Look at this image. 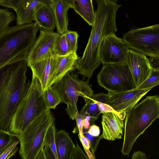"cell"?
<instances>
[{"label":"cell","instance_id":"cell-1","mask_svg":"<svg viewBox=\"0 0 159 159\" xmlns=\"http://www.w3.org/2000/svg\"><path fill=\"white\" fill-rule=\"evenodd\" d=\"M116 0H96L97 9L95 20L82 57L78 59L76 69L78 74L90 79L100 66V48L103 39L117 31L116 18L118 9L121 6Z\"/></svg>","mask_w":159,"mask_h":159},{"label":"cell","instance_id":"cell-2","mask_svg":"<svg viewBox=\"0 0 159 159\" xmlns=\"http://www.w3.org/2000/svg\"><path fill=\"white\" fill-rule=\"evenodd\" d=\"M28 67L24 60L0 69V129L9 131L12 117L29 89Z\"/></svg>","mask_w":159,"mask_h":159},{"label":"cell","instance_id":"cell-3","mask_svg":"<svg viewBox=\"0 0 159 159\" xmlns=\"http://www.w3.org/2000/svg\"><path fill=\"white\" fill-rule=\"evenodd\" d=\"M40 29L35 22L7 27L0 35V69L26 60Z\"/></svg>","mask_w":159,"mask_h":159},{"label":"cell","instance_id":"cell-4","mask_svg":"<svg viewBox=\"0 0 159 159\" xmlns=\"http://www.w3.org/2000/svg\"><path fill=\"white\" fill-rule=\"evenodd\" d=\"M159 116V97L148 96L126 113L121 153L129 157L138 138Z\"/></svg>","mask_w":159,"mask_h":159},{"label":"cell","instance_id":"cell-5","mask_svg":"<svg viewBox=\"0 0 159 159\" xmlns=\"http://www.w3.org/2000/svg\"><path fill=\"white\" fill-rule=\"evenodd\" d=\"M47 109L40 83L32 74L29 89L12 117L8 131L15 134L22 132L34 120Z\"/></svg>","mask_w":159,"mask_h":159},{"label":"cell","instance_id":"cell-6","mask_svg":"<svg viewBox=\"0 0 159 159\" xmlns=\"http://www.w3.org/2000/svg\"><path fill=\"white\" fill-rule=\"evenodd\" d=\"M54 118L47 109L34 120L22 133L16 134L20 143L22 159H35L46 143V136Z\"/></svg>","mask_w":159,"mask_h":159},{"label":"cell","instance_id":"cell-7","mask_svg":"<svg viewBox=\"0 0 159 159\" xmlns=\"http://www.w3.org/2000/svg\"><path fill=\"white\" fill-rule=\"evenodd\" d=\"M78 74L77 72H69L52 86L62 102L66 104L67 114L72 120L75 119L78 111L77 102L79 96L82 97L86 102L94 94L89 84V79L85 81L80 80Z\"/></svg>","mask_w":159,"mask_h":159},{"label":"cell","instance_id":"cell-8","mask_svg":"<svg viewBox=\"0 0 159 159\" xmlns=\"http://www.w3.org/2000/svg\"><path fill=\"white\" fill-rule=\"evenodd\" d=\"M97 81L108 93H118L136 88L126 62L103 65L97 75Z\"/></svg>","mask_w":159,"mask_h":159},{"label":"cell","instance_id":"cell-9","mask_svg":"<svg viewBox=\"0 0 159 159\" xmlns=\"http://www.w3.org/2000/svg\"><path fill=\"white\" fill-rule=\"evenodd\" d=\"M123 40L129 48L149 57H159V24L132 29Z\"/></svg>","mask_w":159,"mask_h":159},{"label":"cell","instance_id":"cell-10","mask_svg":"<svg viewBox=\"0 0 159 159\" xmlns=\"http://www.w3.org/2000/svg\"><path fill=\"white\" fill-rule=\"evenodd\" d=\"M129 48L122 39L115 34L106 37L101 44L99 58L103 65L126 62Z\"/></svg>","mask_w":159,"mask_h":159},{"label":"cell","instance_id":"cell-11","mask_svg":"<svg viewBox=\"0 0 159 159\" xmlns=\"http://www.w3.org/2000/svg\"><path fill=\"white\" fill-rule=\"evenodd\" d=\"M59 34L53 31L40 28L37 38L26 60L28 66L54 56L56 39Z\"/></svg>","mask_w":159,"mask_h":159},{"label":"cell","instance_id":"cell-12","mask_svg":"<svg viewBox=\"0 0 159 159\" xmlns=\"http://www.w3.org/2000/svg\"><path fill=\"white\" fill-rule=\"evenodd\" d=\"M153 88L133 90L118 93H108L107 104L116 112L126 113Z\"/></svg>","mask_w":159,"mask_h":159},{"label":"cell","instance_id":"cell-13","mask_svg":"<svg viewBox=\"0 0 159 159\" xmlns=\"http://www.w3.org/2000/svg\"><path fill=\"white\" fill-rule=\"evenodd\" d=\"M136 88L150 76L152 68L146 56L129 49L126 61Z\"/></svg>","mask_w":159,"mask_h":159},{"label":"cell","instance_id":"cell-14","mask_svg":"<svg viewBox=\"0 0 159 159\" xmlns=\"http://www.w3.org/2000/svg\"><path fill=\"white\" fill-rule=\"evenodd\" d=\"M126 113L117 114L113 112L102 114V133L100 139L114 141L122 138L124 127L123 120Z\"/></svg>","mask_w":159,"mask_h":159},{"label":"cell","instance_id":"cell-15","mask_svg":"<svg viewBox=\"0 0 159 159\" xmlns=\"http://www.w3.org/2000/svg\"><path fill=\"white\" fill-rule=\"evenodd\" d=\"M79 58L76 53H70L62 57H55L47 88L52 86L67 73L76 69V63Z\"/></svg>","mask_w":159,"mask_h":159},{"label":"cell","instance_id":"cell-16","mask_svg":"<svg viewBox=\"0 0 159 159\" xmlns=\"http://www.w3.org/2000/svg\"><path fill=\"white\" fill-rule=\"evenodd\" d=\"M48 4L53 11L57 33L64 34L68 30L67 11L71 8L69 0H48Z\"/></svg>","mask_w":159,"mask_h":159},{"label":"cell","instance_id":"cell-17","mask_svg":"<svg viewBox=\"0 0 159 159\" xmlns=\"http://www.w3.org/2000/svg\"><path fill=\"white\" fill-rule=\"evenodd\" d=\"M48 0H25L16 11L17 25L29 24L34 20L36 12L48 4Z\"/></svg>","mask_w":159,"mask_h":159},{"label":"cell","instance_id":"cell-18","mask_svg":"<svg viewBox=\"0 0 159 159\" xmlns=\"http://www.w3.org/2000/svg\"><path fill=\"white\" fill-rule=\"evenodd\" d=\"M55 140L58 159H70L75 146L69 134L61 129L56 132Z\"/></svg>","mask_w":159,"mask_h":159},{"label":"cell","instance_id":"cell-19","mask_svg":"<svg viewBox=\"0 0 159 159\" xmlns=\"http://www.w3.org/2000/svg\"><path fill=\"white\" fill-rule=\"evenodd\" d=\"M55 57H52L29 65L34 74L39 80L42 92L47 88L50 73L52 71Z\"/></svg>","mask_w":159,"mask_h":159},{"label":"cell","instance_id":"cell-20","mask_svg":"<svg viewBox=\"0 0 159 159\" xmlns=\"http://www.w3.org/2000/svg\"><path fill=\"white\" fill-rule=\"evenodd\" d=\"M71 8L89 25L93 26L95 18L92 0H69Z\"/></svg>","mask_w":159,"mask_h":159},{"label":"cell","instance_id":"cell-21","mask_svg":"<svg viewBox=\"0 0 159 159\" xmlns=\"http://www.w3.org/2000/svg\"><path fill=\"white\" fill-rule=\"evenodd\" d=\"M34 21L40 28L53 31L55 27L53 11L48 4L41 8L36 13Z\"/></svg>","mask_w":159,"mask_h":159},{"label":"cell","instance_id":"cell-22","mask_svg":"<svg viewBox=\"0 0 159 159\" xmlns=\"http://www.w3.org/2000/svg\"><path fill=\"white\" fill-rule=\"evenodd\" d=\"M43 94L48 109H54L62 102L60 97L52 86L48 87L43 92Z\"/></svg>","mask_w":159,"mask_h":159},{"label":"cell","instance_id":"cell-23","mask_svg":"<svg viewBox=\"0 0 159 159\" xmlns=\"http://www.w3.org/2000/svg\"><path fill=\"white\" fill-rule=\"evenodd\" d=\"M17 140L16 134L0 129V155Z\"/></svg>","mask_w":159,"mask_h":159},{"label":"cell","instance_id":"cell-24","mask_svg":"<svg viewBox=\"0 0 159 159\" xmlns=\"http://www.w3.org/2000/svg\"><path fill=\"white\" fill-rule=\"evenodd\" d=\"M83 106L80 111L81 115H88L96 120L101 112L95 101L90 99Z\"/></svg>","mask_w":159,"mask_h":159},{"label":"cell","instance_id":"cell-25","mask_svg":"<svg viewBox=\"0 0 159 159\" xmlns=\"http://www.w3.org/2000/svg\"><path fill=\"white\" fill-rule=\"evenodd\" d=\"M67 43L64 34H60L56 41L54 50L55 57H60L69 54Z\"/></svg>","mask_w":159,"mask_h":159},{"label":"cell","instance_id":"cell-26","mask_svg":"<svg viewBox=\"0 0 159 159\" xmlns=\"http://www.w3.org/2000/svg\"><path fill=\"white\" fill-rule=\"evenodd\" d=\"M15 17L14 14L8 9L0 8V35Z\"/></svg>","mask_w":159,"mask_h":159},{"label":"cell","instance_id":"cell-27","mask_svg":"<svg viewBox=\"0 0 159 159\" xmlns=\"http://www.w3.org/2000/svg\"><path fill=\"white\" fill-rule=\"evenodd\" d=\"M159 84V70H152L150 76L138 87V89H144L157 85Z\"/></svg>","mask_w":159,"mask_h":159},{"label":"cell","instance_id":"cell-28","mask_svg":"<svg viewBox=\"0 0 159 159\" xmlns=\"http://www.w3.org/2000/svg\"><path fill=\"white\" fill-rule=\"evenodd\" d=\"M64 35L67 43L69 53H76L78 39L79 36L77 32L68 30Z\"/></svg>","mask_w":159,"mask_h":159},{"label":"cell","instance_id":"cell-29","mask_svg":"<svg viewBox=\"0 0 159 159\" xmlns=\"http://www.w3.org/2000/svg\"><path fill=\"white\" fill-rule=\"evenodd\" d=\"M83 135L89 141L90 147V149L93 154L95 156L94 153L97 149L98 146L100 139V136L95 137L90 134L88 132V130L83 128Z\"/></svg>","mask_w":159,"mask_h":159},{"label":"cell","instance_id":"cell-30","mask_svg":"<svg viewBox=\"0 0 159 159\" xmlns=\"http://www.w3.org/2000/svg\"><path fill=\"white\" fill-rule=\"evenodd\" d=\"M19 143L18 139L13 143L0 155V159H9L14 156L18 150V148L16 146Z\"/></svg>","mask_w":159,"mask_h":159},{"label":"cell","instance_id":"cell-31","mask_svg":"<svg viewBox=\"0 0 159 159\" xmlns=\"http://www.w3.org/2000/svg\"><path fill=\"white\" fill-rule=\"evenodd\" d=\"M24 1L25 0H2L0 5L12 9L16 11Z\"/></svg>","mask_w":159,"mask_h":159},{"label":"cell","instance_id":"cell-32","mask_svg":"<svg viewBox=\"0 0 159 159\" xmlns=\"http://www.w3.org/2000/svg\"><path fill=\"white\" fill-rule=\"evenodd\" d=\"M84 118L83 115L80 114L77 111L75 116V119L76 122V125L73 131V133L82 134L83 120Z\"/></svg>","mask_w":159,"mask_h":159},{"label":"cell","instance_id":"cell-33","mask_svg":"<svg viewBox=\"0 0 159 159\" xmlns=\"http://www.w3.org/2000/svg\"><path fill=\"white\" fill-rule=\"evenodd\" d=\"M70 159H89L80 147L77 142L74 152Z\"/></svg>","mask_w":159,"mask_h":159},{"label":"cell","instance_id":"cell-34","mask_svg":"<svg viewBox=\"0 0 159 159\" xmlns=\"http://www.w3.org/2000/svg\"><path fill=\"white\" fill-rule=\"evenodd\" d=\"M109 94L101 93L98 94H94L90 98L95 101L107 104Z\"/></svg>","mask_w":159,"mask_h":159},{"label":"cell","instance_id":"cell-35","mask_svg":"<svg viewBox=\"0 0 159 159\" xmlns=\"http://www.w3.org/2000/svg\"><path fill=\"white\" fill-rule=\"evenodd\" d=\"M43 149L46 159H58L52 152L48 145L45 144Z\"/></svg>","mask_w":159,"mask_h":159},{"label":"cell","instance_id":"cell-36","mask_svg":"<svg viewBox=\"0 0 159 159\" xmlns=\"http://www.w3.org/2000/svg\"><path fill=\"white\" fill-rule=\"evenodd\" d=\"M149 64L152 69L159 70V57H150L148 58Z\"/></svg>","mask_w":159,"mask_h":159},{"label":"cell","instance_id":"cell-37","mask_svg":"<svg viewBox=\"0 0 159 159\" xmlns=\"http://www.w3.org/2000/svg\"><path fill=\"white\" fill-rule=\"evenodd\" d=\"M88 132L93 136L98 137L99 136L100 131L99 127L94 124L90 126L88 129Z\"/></svg>","mask_w":159,"mask_h":159},{"label":"cell","instance_id":"cell-38","mask_svg":"<svg viewBox=\"0 0 159 159\" xmlns=\"http://www.w3.org/2000/svg\"><path fill=\"white\" fill-rule=\"evenodd\" d=\"M78 136L80 140L83 145V148L89 150L90 145L88 139L84 137L83 134H78Z\"/></svg>","mask_w":159,"mask_h":159},{"label":"cell","instance_id":"cell-39","mask_svg":"<svg viewBox=\"0 0 159 159\" xmlns=\"http://www.w3.org/2000/svg\"><path fill=\"white\" fill-rule=\"evenodd\" d=\"M131 159H148L146 154L141 151H134Z\"/></svg>","mask_w":159,"mask_h":159},{"label":"cell","instance_id":"cell-40","mask_svg":"<svg viewBox=\"0 0 159 159\" xmlns=\"http://www.w3.org/2000/svg\"><path fill=\"white\" fill-rule=\"evenodd\" d=\"M43 149L39 153L35 159H46Z\"/></svg>","mask_w":159,"mask_h":159},{"label":"cell","instance_id":"cell-41","mask_svg":"<svg viewBox=\"0 0 159 159\" xmlns=\"http://www.w3.org/2000/svg\"><path fill=\"white\" fill-rule=\"evenodd\" d=\"M2 0H0V3L1 2H2Z\"/></svg>","mask_w":159,"mask_h":159}]
</instances>
